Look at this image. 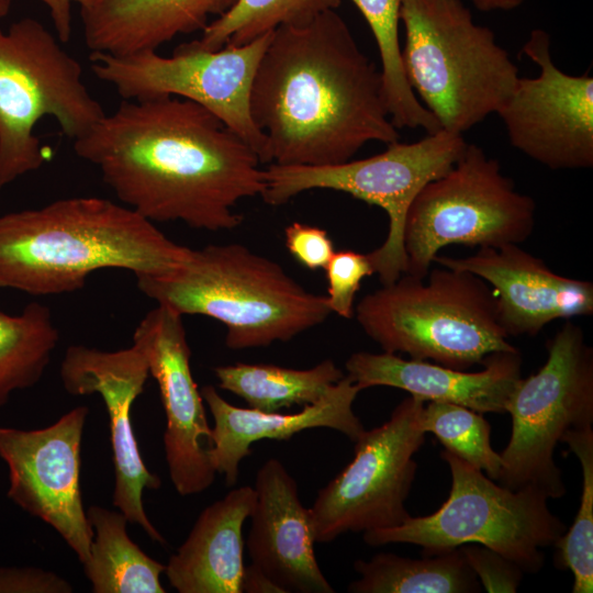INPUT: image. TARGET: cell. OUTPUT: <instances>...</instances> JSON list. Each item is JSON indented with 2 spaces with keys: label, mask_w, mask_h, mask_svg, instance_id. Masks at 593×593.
Here are the masks:
<instances>
[{
  "label": "cell",
  "mask_w": 593,
  "mask_h": 593,
  "mask_svg": "<svg viewBox=\"0 0 593 593\" xmlns=\"http://www.w3.org/2000/svg\"><path fill=\"white\" fill-rule=\"evenodd\" d=\"M482 366V370L469 372L384 351H358L345 363L347 376L360 390L392 387L425 402L457 404L481 414H503L522 378L519 350L493 353Z\"/></svg>",
  "instance_id": "cell-20"
},
{
  "label": "cell",
  "mask_w": 593,
  "mask_h": 593,
  "mask_svg": "<svg viewBox=\"0 0 593 593\" xmlns=\"http://www.w3.org/2000/svg\"><path fill=\"white\" fill-rule=\"evenodd\" d=\"M89 410L77 406L48 427H0V457L9 468L8 496L51 525L83 566L93 539L80 488V446Z\"/></svg>",
  "instance_id": "cell-15"
},
{
  "label": "cell",
  "mask_w": 593,
  "mask_h": 593,
  "mask_svg": "<svg viewBox=\"0 0 593 593\" xmlns=\"http://www.w3.org/2000/svg\"><path fill=\"white\" fill-rule=\"evenodd\" d=\"M355 315L384 353L460 370L517 349L500 324L494 290L471 272L444 266L423 279L403 273L365 295Z\"/></svg>",
  "instance_id": "cell-6"
},
{
  "label": "cell",
  "mask_w": 593,
  "mask_h": 593,
  "mask_svg": "<svg viewBox=\"0 0 593 593\" xmlns=\"http://www.w3.org/2000/svg\"><path fill=\"white\" fill-rule=\"evenodd\" d=\"M425 401L410 395L382 425L355 441L353 460L323 489L309 508L315 542L353 532L401 525L411 515L405 502L425 440L421 417Z\"/></svg>",
  "instance_id": "cell-13"
},
{
  "label": "cell",
  "mask_w": 593,
  "mask_h": 593,
  "mask_svg": "<svg viewBox=\"0 0 593 593\" xmlns=\"http://www.w3.org/2000/svg\"><path fill=\"white\" fill-rule=\"evenodd\" d=\"M284 242L291 256L310 270L325 268L335 251L325 230L300 222L286 227Z\"/></svg>",
  "instance_id": "cell-34"
},
{
  "label": "cell",
  "mask_w": 593,
  "mask_h": 593,
  "mask_svg": "<svg viewBox=\"0 0 593 593\" xmlns=\"http://www.w3.org/2000/svg\"><path fill=\"white\" fill-rule=\"evenodd\" d=\"M242 592L248 593H284L283 590L271 581L265 573L253 564L245 567L242 580Z\"/></svg>",
  "instance_id": "cell-37"
},
{
  "label": "cell",
  "mask_w": 593,
  "mask_h": 593,
  "mask_svg": "<svg viewBox=\"0 0 593 593\" xmlns=\"http://www.w3.org/2000/svg\"><path fill=\"white\" fill-rule=\"evenodd\" d=\"M360 11L374 37L380 61L383 92L390 120L398 128L438 132L439 123L419 102L407 83L401 59L399 36L403 0H350Z\"/></svg>",
  "instance_id": "cell-28"
},
{
  "label": "cell",
  "mask_w": 593,
  "mask_h": 593,
  "mask_svg": "<svg viewBox=\"0 0 593 593\" xmlns=\"http://www.w3.org/2000/svg\"><path fill=\"white\" fill-rule=\"evenodd\" d=\"M236 0H81L82 33L94 53L157 51L181 34L203 31Z\"/></svg>",
  "instance_id": "cell-22"
},
{
  "label": "cell",
  "mask_w": 593,
  "mask_h": 593,
  "mask_svg": "<svg viewBox=\"0 0 593 593\" xmlns=\"http://www.w3.org/2000/svg\"><path fill=\"white\" fill-rule=\"evenodd\" d=\"M191 253L130 208L100 197L64 198L0 216V288L32 295L80 290L102 269L167 275Z\"/></svg>",
  "instance_id": "cell-3"
},
{
  "label": "cell",
  "mask_w": 593,
  "mask_h": 593,
  "mask_svg": "<svg viewBox=\"0 0 593 593\" xmlns=\"http://www.w3.org/2000/svg\"><path fill=\"white\" fill-rule=\"evenodd\" d=\"M132 345L144 354L149 374L159 388L167 422L163 439L170 480L182 496L201 493L216 474L209 455L212 428L192 377L182 315L157 304L137 324Z\"/></svg>",
  "instance_id": "cell-16"
},
{
  "label": "cell",
  "mask_w": 593,
  "mask_h": 593,
  "mask_svg": "<svg viewBox=\"0 0 593 593\" xmlns=\"http://www.w3.org/2000/svg\"><path fill=\"white\" fill-rule=\"evenodd\" d=\"M255 500V489L244 485L200 513L166 564L165 573L174 589L179 593H242L243 526Z\"/></svg>",
  "instance_id": "cell-23"
},
{
  "label": "cell",
  "mask_w": 593,
  "mask_h": 593,
  "mask_svg": "<svg viewBox=\"0 0 593 593\" xmlns=\"http://www.w3.org/2000/svg\"><path fill=\"white\" fill-rule=\"evenodd\" d=\"M148 376L147 360L134 345L113 351L72 345L60 365L63 387L69 394L97 393L104 402L115 471L113 505L153 540L165 544L143 505L144 490H157L161 481L143 461L131 424L132 404L143 393Z\"/></svg>",
  "instance_id": "cell-17"
},
{
  "label": "cell",
  "mask_w": 593,
  "mask_h": 593,
  "mask_svg": "<svg viewBox=\"0 0 593 593\" xmlns=\"http://www.w3.org/2000/svg\"><path fill=\"white\" fill-rule=\"evenodd\" d=\"M434 262L471 272L495 292L499 320L511 336H536L556 320L593 314V283L561 276L518 244L481 247L465 258L436 256Z\"/></svg>",
  "instance_id": "cell-18"
},
{
  "label": "cell",
  "mask_w": 593,
  "mask_h": 593,
  "mask_svg": "<svg viewBox=\"0 0 593 593\" xmlns=\"http://www.w3.org/2000/svg\"><path fill=\"white\" fill-rule=\"evenodd\" d=\"M87 517L93 532L90 558L83 572L93 593H165L160 574L166 566L148 557L126 533L125 515L90 506Z\"/></svg>",
  "instance_id": "cell-24"
},
{
  "label": "cell",
  "mask_w": 593,
  "mask_h": 593,
  "mask_svg": "<svg viewBox=\"0 0 593 593\" xmlns=\"http://www.w3.org/2000/svg\"><path fill=\"white\" fill-rule=\"evenodd\" d=\"M104 115L80 63L40 21L24 18L0 30V189L44 164L34 133L43 118L75 141Z\"/></svg>",
  "instance_id": "cell-8"
},
{
  "label": "cell",
  "mask_w": 593,
  "mask_h": 593,
  "mask_svg": "<svg viewBox=\"0 0 593 593\" xmlns=\"http://www.w3.org/2000/svg\"><path fill=\"white\" fill-rule=\"evenodd\" d=\"M59 343L52 311L29 303L18 315L0 312V406L16 390L35 385Z\"/></svg>",
  "instance_id": "cell-27"
},
{
  "label": "cell",
  "mask_w": 593,
  "mask_h": 593,
  "mask_svg": "<svg viewBox=\"0 0 593 593\" xmlns=\"http://www.w3.org/2000/svg\"><path fill=\"white\" fill-rule=\"evenodd\" d=\"M536 203L515 189L500 163L467 144L454 167L428 182L406 214V273L425 278L438 251L450 245L500 247L533 233Z\"/></svg>",
  "instance_id": "cell-9"
},
{
  "label": "cell",
  "mask_w": 593,
  "mask_h": 593,
  "mask_svg": "<svg viewBox=\"0 0 593 593\" xmlns=\"http://www.w3.org/2000/svg\"><path fill=\"white\" fill-rule=\"evenodd\" d=\"M400 22L405 78L441 130L463 135L500 110L518 68L461 0H403Z\"/></svg>",
  "instance_id": "cell-5"
},
{
  "label": "cell",
  "mask_w": 593,
  "mask_h": 593,
  "mask_svg": "<svg viewBox=\"0 0 593 593\" xmlns=\"http://www.w3.org/2000/svg\"><path fill=\"white\" fill-rule=\"evenodd\" d=\"M327 302L332 313L344 318L355 314V298L362 280L373 275L367 254L345 249L334 251L326 267Z\"/></svg>",
  "instance_id": "cell-32"
},
{
  "label": "cell",
  "mask_w": 593,
  "mask_h": 593,
  "mask_svg": "<svg viewBox=\"0 0 593 593\" xmlns=\"http://www.w3.org/2000/svg\"><path fill=\"white\" fill-rule=\"evenodd\" d=\"M249 108L269 165H337L369 142L400 138L381 71L335 10L272 32Z\"/></svg>",
  "instance_id": "cell-2"
},
{
  "label": "cell",
  "mask_w": 593,
  "mask_h": 593,
  "mask_svg": "<svg viewBox=\"0 0 593 593\" xmlns=\"http://www.w3.org/2000/svg\"><path fill=\"white\" fill-rule=\"evenodd\" d=\"M458 548L486 592L517 591L523 578L517 564L481 545L467 544Z\"/></svg>",
  "instance_id": "cell-33"
},
{
  "label": "cell",
  "mask_w": 593,
  "mask_h": 593,
  "mask_svg": "<svg viewBox=\"0 0 593 593\" xmlns=\"http://www.w3.org/2000/svg\"><path fill=\"white\" fill-rule=\"evenodd\" d=\"M482 12L510 11L518 8L524 0H470Z\"/></svg>",
  "instance_id": "cell-38"
},
{
  "label": "cell",
  "mask_w": 593,
  "mask_h": 593,
  "mask_svg": "<svg viewBox=\"0 0 593 593\" xmlns=\"http://www.w3.org/2000/svg\"><path fill=\"white\" fill-rule=\"evenodd\" d=\"M48 9L56 36L60 43H66L71 36V5L81 0H40Z\"/></svg>",
  "instance_id": "cell-36"
},
{
  "label": "cell",
  "mask_w": 593,
  "mask_h": 593,
  "mask_svg": "<svg viewBox=\"0 0 593 593\" xmlns=\"http://www.w3.org/2000/svg\"><path fill=\"white\" fill-rule=\"evenodd\" d=\"M422 428L432 433L445 450L497 480L502 459L491 446V427L481 413L471 409L428 401L423 407Z\"/></svg>",
  "instance_id": "cell-31"
},
{
  "label": "cell",
  "mask_w": 593,
  "mask_h": 593,
  "mask_svg": "<svg viewBox=\"0 0 593 593\" xmlns=\"http://www.w3.org/2000/svg\"><path fill=\"white\" fill-rule=\"evenodd\" d=\"M340 0H236L210 22L197 43L206 49L238 46L282 25H298L336 10Z\"/></svg>",
  "instance_id": "cell-29"
},
{
  "label": "cell",
  "mask_w": 593,
  "mask_h": 593,
  "mask_svg": "<svg viewBox=\"0 0 593 593\" xmlns=\"http://www.w3.org/2000/svg\"><path fill=\"white\" fill-rule=\"evenodd\" d=\"M568 445L580 462L582 492L572 525L558 539L557 562L573 575V593L593 591V429L592 426L567 432Z\"/></svg>",
  "instance_id": "cell-30"
},
{
  "label": "cell",
  "mask_w": 593,
  "mask_h": 593,
  "mask_svg": "<svg viewBox=\"0 0 593 593\" xmlns=\"http://www.w3.org/2000/svg\"><path fill=\"white\" fill-rule=\"evenodd\" d=\"M451 473L447 500L430 515L410 516L399 526L363 533L368 546L411 544L436 555L477 544L504 556L523 572L535 573L545 562L544 548L555 546L566 524L535 488L511 490L483 471L443 450Z\"/></svg>",
  "instance_id": "cell-7"
},
{
  "label": "cell",
  "mask_w": 593,
  "mask_h": 593,
  "mask_svg": "<svg viewBox=\"0 0 593 593\" xmlns=\"http://www.w3.org/2000/svg\"><path fill=\"white\" fill-rule=\"evenodd\" d=\"M540 369L521 378L505 413L512 418L496 481L507 489H537L548 499L566 494L555 449L572 429L593 425V350L582 328L568 320L547 344Z\"/></svg>",
  "instance_id": "cell-11"
},
{
  "label": "cell",
  "mask_w": 593,
  "mask_h": 593,
  "mask_svg": "<svg viewBox=\"0 0 593 593\" xmlns=\"http://www.w3.org/2000/svg\"><path fill=\"white\" fill-rule=\"evenodd\" d=\"M11 5V0H0V18L8 14Z\"/></svg>",
  "instance_id": "cell-39"
},
{
  "label": "cell",
  "mask_w": 593,
  "mask_h": 593,
  "mask_svg": "<svg viewBox=\"0 0 593 593\" xmlns=\"http://www.w3.org/2000/svg\"><path fill=\"white\" fill-rule=\"evenodd\" d=\"M360 578L348 585L351 593H470L480 582L459 548L422 559L380 552L354 563Z\"/></svg>",
  "instance_id": "cell-25"
},
{
  "label": "cell",
  "mask_w": 593,
  "mask_h": 593,
  "mask_svg": "<svg viewBox=\"0 0 593 593\" xmlns=\"http://www.w3.org/2000/svg\"><path fill=\"white\" fill-rule=\"evenodd\" d=\"M135 278L157 304L222 323L233 350L288 342L332 313L326 295L305 290L279 264L235 243L192 249L175 271Z\"/></svg>",
  "instance_id": "cell-4"
},
{
  "label": "cell",
  "mask_w": 593,
  "mask_h": 593,
  "mask_svg": "<svg viewBox=\"0 0 593 593\" xmlns=\"http://www.w3.org/2000/svg\"><path fill=\"white\" fill-rule=\"evenodd\" d=\"M219 387L242 398L250 409L278 412L321 400L345 374L331 359L309 369L265 363H235L214 368Z\"/></svg>",
  "instance_id": "cell-26"
},
{
  "label": "cell",
  "mask_w": 593,
  "mask_h": 593,
  "mask_svg": "<svg viewBox=\"0 0 593 593\" xmlns=\"http://www.w3.org/2000/svg\"><path fill=\"white\" fill-rule=\"evenodd\" d=\"M360 391L344 376L317 402L303 406L298 413L283 414L235 406L213 385L202 387L201 395L214 421L209 450L213 468L224 475L225 484L232 486L238 479L239 462L251 454V444L261 439L289 440L302 430L316 427L335 429L355 443L365 432L353 409Z\"/></svg>",
  "instance_id": "cell-21"
},
{
  "label": "cell",
  "mask_w": 593,
  "mask_h": 593,
  "mask_svg": "<svg viewBox=\"0 0 593 593\" xmlns=\"http://www.w3.org/2000/svg\"><path fill=\"white\" fill-rule=\"evenodd\" d=\"M71 584L38 568L0 567V593H70Z\"/></svg>",
  "instance_id": "cell-35"
},
{
  "label": "cell",
  "mask_w": 593,
  "mask_h": 593,
  "mask_svg": "<svg viewBox=\"0 0 593 593\" xmlns=\"http://www.w3.org/2000/svg\"><path fill=\"white\" fill-rule=\"evenodd\" d=\"M272 32L215 51L191 41L177 46L170 56L153 49L124 56L91 52L90 68L123 100L179 97L200 104L239 135L266 164L265 136L253 121L249 99Z\"/></svg>",
  "instance_id": "cell-12"
},
{
  "label": "cell",
  "mask_w": 593,
  "mask_h": 593,
  "mask_svg": "<svg viewBox=\"0 0 593 593\" xmlns=\"http://www.w3.org/2000/svg\"><path fill=\"white\" fill-rule=\"evenodd\" d=\"M467 144L462 135L439 130L417 142L398 141L382 153L337 165L270 164L264 169L261 198L270 205H281L304 191L327 189L381 208L389 219L388 234L367 255L382 286L390 284L406 273L403 232L410 205L428 182L454 167Z\"/></svg>",
  "instance_id": "cell-10"
},
{
  "label": "cell",
  "mask_w": 593,
  "mask_h": 593,
  "mask_svg": "<svg viewBox=\"0 0 593 593\" xmlns=\"http://www.w3.org/2000/svg\"><path fill=\"white\" fill-rule=\"evenodd\" d=\"M247 549L251 563L284 593H334L314 552L309 508L282 462L268 459L257 471Z\"/></svg>",
  "instance_id": "cell-19"
},
{
  "label": "cell",
  "mask_w": 593,
  "mask_h": 593,
  "mask_svg": "<svg viewBox=\"0 0 593 593\" xmlns=\"http://www.w3.org/2000/svg\"><path fill=\"white\" fill-rule=\"evenodd\" d=\"M119 201L150 222L233 230L234 208L262 194L255 150L217 116L179 97L122 100L72 141Z\"/></svg>",
  "instance_id": "cell-1"
},
{
  "label": "cell",
  "mask_w": 593,
  "mask_h": 593,
  "mask_svg": "<svg viewBox=\"0 0 593 593\" xmlns=\"http://www.w3.org/2000/svg\"><path fill=\"white\" fill-rule=\"evenodd\" d=\"M523 53L539 67L535 78L519 77L496 114L511 145L551 169L593 166V78L570 75L553 63L550 36L535 29Z\"/></svg>",
  "instance_id": "cell-14"
}]
</instances>
